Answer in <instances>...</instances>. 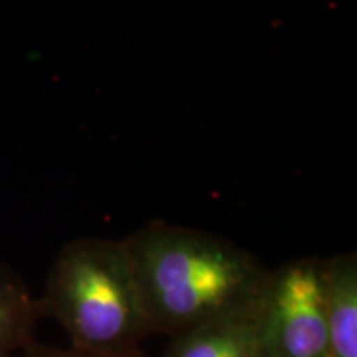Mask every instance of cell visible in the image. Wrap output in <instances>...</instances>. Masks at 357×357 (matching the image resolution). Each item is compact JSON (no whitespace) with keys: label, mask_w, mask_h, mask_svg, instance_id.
I'll return each mask as SVG.
<instances>
[{"label":"cell","mask_w":357,"mask_h":357,"mask_svg":"<svg viewBox=\"0 0 357 357\" xmlns=\"http://www.w3.org/2000/svg\"><path fill=\"white\" fill-rule=\"evenodd\" d=\"M42 318L38 296L15 270L0 261V357H13L35 342Z\"/></svg>","instance_id":"obj_6"},{"label":"cell","mask_w":357,"mask_h":357,"mask_svg":"<svg viewBox=\"0 0 357 357\" xmlns=\"http://www.w3.org/2000/svg\"><path fill=\"white\" fill-rule=\"evenodd\" d=\"M257 357H328L323 258L268 273L255 314Z\"/></svg>","instance_id":"obj_3"},{"label":"cell","mask_w":357,"mask_h":357,"mask_svg":"<svg viewBox=\"0 0 357 357\" xmlns=\"http://www.w3.org/2000/svg\"><path fill=\"white\" fill-rule=\"evenodd\" d=\"M38 300L43 318L65 329L73 349L137 356L153 334L123 240L82 236L63 245Z\"/></svg>","instance_id":"obj_2"},{"label":"cell","mask_w":357,"mask_h":357,"mask_svg":"<svg viewBox=\"0 0 357 357\" xmlns=\"http://www.w3.org/2000/svg\"><path fill=\"white\" fill-rule=\"evenodd\" d=\"M257 307L208 321L172 336L171 344L160 357H257Z\"/></svg>","instance_id":"obj_5"},{"label":"cell","mask_w":357,"mask_h":357,"mask_svg":"<svg viewBox=\"0 0 357 357\" xmlns=\"http://www.w3.org/2000/svg\"><path fill=\"white\" fill-rule=\"evenodd\" d=\"M328 357H357V255L323 258Z\"/></svg>","instance_id":"obj_4"},{"label":"cell","mask_w":357,"mask_h":357,"mask_svg":"<svg viewBox=\"0 0 357 357\" xmlns=\"http://www.w3.org/2000/svg\"><path fill=\"white\" fill-rule=\"evenodd\" d=\"M13 357H146L144 354L137 356H106V354H95V352H86L73 349V347H53L47 344H40V342H32L26 346L25 349L17 352Z\"/></svg>","instance_id":"obj_7"},{"label":"cell","mask_w":357,"mask_h":357,"mask_svg":"<svg viewBox=\"0 0 357 357\" xmlns=\"http://www.w3.org/2000/svg\"><path fill=\"white\" fill-rule=\"evenodd\" d=\"M151 333L169 336L255 310L270 270L204 230L149 222L123 240Z\"/></svg>","instance_id":"obj_1"}]
</instances>
